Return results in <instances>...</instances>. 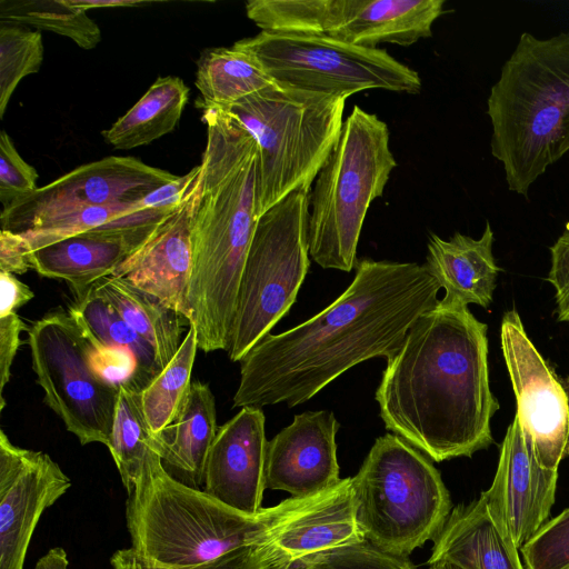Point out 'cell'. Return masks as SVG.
Here are the masks:
<instances>
[{
  "instance_id": "26",
  "label": "cell",
  "mask_w": 569,
  "mask_h": 569,
  "mask_svg": "<svg viewBox=\"0 0 569 569\" xmlns=\"http://www.w3.org/2000/svg\"><path fill=\"white\" fill-rule=\"evenodd\" d=\"M188 99L189 88L182 79L159 77L102 136L119 150L149 144L177 127Z\"/></svg>"
},
{
  "instance_id": "4",
  "label": "cell",
  "mask_w": 569,
  "mask_h": 569,
  "mask_svg": "<svg viewBox=\"0 0 569 569\" xmlns=\"http://www.w3.org/2000/svg\"><path fill=\"white\" fill-rule=\"evenodd\" d=\"M341 481L322 493L291 497L246 513L172 478L152 448L127 491L126 525L131 548L154 567L186 569L208 563L276 539L332 498Z\"/></svg>"
},
{
  "instance_id": "17",
  "label": "cell",
  "mask_w": 569,
  "mask_h": 569,
  "mask_svg": "<svg viewBox=\"0 0 569 569\" xmlns=\"http://www.w3.org/2000/svg\"><path fill=\"white\" fill-rule=\"evenodd\" d=\"M201 191V173L182 203L164 218L150 237L112 276L127 280L189 323L188 289L193 267V221Z\"/></svg>"
},
{
  "instance_id": "39",
  "label": "cell",
  "mask_w": 569,
  "mask_h": 569,
  "mask_svg": "<svg viewBox=\"0 0 569 569\" xmlns=\"http://www.w3.org/2000/svg\"><path fill=\"white\" fill-rule=\"evenodd\" d=\"M550 253L551 267L548 281L556 290L558 320L569 322V223L550 247Z\"/></svg>"
},
{
  "instance_id": "16",
  "label": "cell",
  "mask_w": 569,
  "mask_h": 569,
  "mask_svg": "<svg viewBox=\"0 0 569 569\" xmlns=\"http://www.w3.org/2000/svg\"><path fill=\"white\" fill-rule=\"evenodd\" d=\"M557 480L558 469L538 462L515 415L501 445L493 481L480 496L518 549L548 521Z\"/></svg>"
},
{
  "instance_id": "5",
  "label": "cell",
  "mask_w": 569,
  "mask_h": 569,
  "mask_svg": "<svg viewBox=\"0 0 569 569\" xmlns=\"http://www.w3.org/2000/svg\"><path fill=\"white\" fill-rule=\"evenodd\" d=\"M491 153L508 189L530 187L569 151V32H522L487 99Z\"/></svg>"
},
{
  "instance_id": "34",
  "label": "cell",
  "mask_w": 569,
  "mask_h": 569,
  "mask_svg": "<svg viewBox=\"0 0 569 569\" xmlns=\"http://www.w3.org/2000/svg\"><path fill=\"white\" fill-rule=\"evenodd\" d=\"M292 565L295 569H417L408 557L385 551L367 540L315 552Z\"/></svg>"
},
{
  "instance_id": "9",
  "label": "cell",
  "mask_w": 569,
  "mask_h": 569,
  "mask_svg": "<svg viewBox=\"0 0 569 569\" xmlns=\"http://www.w3.org/2000/svg\"><path fill=\"white\" fill-rule=\"evenodd\" d=\"M310 188L259 219L244 262L228 357L239 361L289 312L309 270Z\"/></svg>"
},
{
  "instance_id": "10",
  "label": "cell",
  "mask_w": 569,
  "mask_h": 569,
  "mask_svg": "<svg viewBox=\"0 0 569 569\" xmlns=\"http://www.w3.org/2000/svg\"><path fill=\"white\" fill-rule=\"evenodd\" d=\"M233 47L251 53L283 87L346 98L371 89L416 94L422 88L419 74L385 49L326 34L260 31Z\"/></svg>"
},
{
  "instance_id": "11",
  "label": "cell",
  "mask_w": 569,
  "mask_h": 569,
  "mask_svg": "<svg viewBox=\"0 0 569 569\" xmlns=\"http://www.w3.org/2000/svg\"><path fill=\"white\" fill-rule=\"evenodd\" d=\"M27 342L44 403L82 446L99 442L108 448L119 387L93 371L91 343L69 312H52L36 321Z\"/></svg>"
},
{
  "instance_id": "19",
  "label": "cell",
  "mask_w": 569,
  "mask_h": 569,
  "mask_svg": "<svg viewBox=\"0 0 569 569\" xmlns=\"http://www.w3.org/2000/svg\"><path fill=\"white\" fill-rule=\"evenodd\" d=\"M264 421L262 408H241L218 427L206 461L203 490L246 513L262 508L268 443Z\"/></svg>"
},
{
  "instance_id": "31",
  "label": "cell",
  "mask_w": 569,
  "mask_h": 569,
  "mask_svg": "<svg viewBox=\"0 0 569 569\" xmlns=\"http://www.w3.org/2000/svg\"><path fill=\"white\" fill-rule=\"evenodd\" d=\"M0 20L52 31L86 50L96 48L101 41L98 24L87 11L72 6L69 0H1Z\"/></svg>"
},
{
  "instance_id": "25",
  "label": "cell",
  "mask_w": 569,
  "mask_h": 569,
  "mask_svg": "<svg viewBox=\"0 0 569 569\" xmlns=\"http://www.w3.org/2000/svg\"><path fill=\"white\" fill-rule=\"evenodd\" d=\"M93 289L154 349L162 370L182 342L187 320L154 296L116 276L99 280Z\"/></svg>"
},
{
  "instance_id": "40",
  "label": "cell",
  "mask_w": 569,
  "mask_h": 569,
  "mask_svg": "<svg viewBox=\"0 0 569 569\" xmlns=\"http://www.w3.org/2000/svg\"><path fill=\"white\" fill-rule=\"evenodd\" d=\"M29 328L17 311L0 313V411L6 406L3 390L10 380L11 366L20 345V333Z\"/></svg>"
},
{
  "instance_id": "30",
  "label": "cell",
  "mask_w": 569,
  "mask_h": 569,
  "mask_svg": "<svg viewBox=\"0 0 569 569\" xmlns=\"http://www.w3.org/2000/svg\"><path fill=\"white\" fill-rule=\"evenodd\" d=\"M198 349L196 330L189 326L170 362L141 390V407L152 431L158 435L178 416L191 386V372Z\"/></svg>"
},
{
  "instance_id": "43",
  "label": "cell",
  "mask_w": 569,
  "mask_h": 569,
  "mask_svg": "<svg viewBox=\"0 0 569 569\" xmlns=\"http://www.w3.org/2000/svg\"><path fill=\"white\" fill-rule=\"evenodd\" d=\"M68 567L66 550L62 547H53L39 558L33 569H68Z\"/></svg>"
},
{
  "instance_id": "22",
  "label": "cell",
  "mask_w": 569,
  "mask_h": 569,
  "mask_svg": "<svg viewBox=\"0 0 569 569\" xmlns=\"http://www.w3.org/2000/svg\"><path fill=\"white\" fill-rule=\"evenodd\" d=\"M493 240L489 221L479 239L460 232L448 240L435 233L429 236L426 266L445 289L441 301L483 308L491 303L499 273L492 253Z\"/></svg>"
},
{
  "instance_id": "3",
  "label": "cell",
  "mask_w": 569,
  "mask_h": 569,
  "mask_svg": "<svg viewBox=\"0 0 569 569\" xmlns=\"http://www.w3.org/2000/svg\"><path fill=\"white\" fill-rule=\"evenodd\" d=\"M207 144L193 221L189 326L204 352L228 350L247 254L258 223V147L227 111L202 108Z\"/></svg>"
},
{
  "instance_id": "15",
  "label": "cell",
  "mask_w": 569,
  "mask_h": 569,
  "mask_svg": "<svg viewBox=\"0 0 569 569\" xmlns=\"http://www.w3.org/2000/svg\"><path fill=\"white\" fill-rule=\"evenodd\" d=\"M168 216L162 210L134 212L33 250L29 260L40 276L66 281L78 299L112 276Z\"/></svg>"
},
{
  "instance_id": "13",
  "label": "cell",
  "mask_w": 569,
  "mask_h": 569,
  "mask_svg": "<svg viewBox=\"0 0 569 569\" xmlns=\"http://www.w3.org/2000/svg\"><path fill=\"white\" fill-rule=\"evenodd\" d=\"M500 338L523 435L538 462L558 469L569 456V379H558L516 310L505 313Z\"/></svg>"
},
{
  "instance_id": "12",
  "label": "cell",
  "mask_w": 569,
  "mask_h": 569,
  "mask_svg": "<svg viewBox=\"0 0 569 569\" xmlns=\"http://www.w3.org/2000/svg\"><path fill=\"white\" fill-rule=\"evenodd\" d=\"M177 177L133 157H107L82 164L2 208L1 229L22 233L80 209L138 201Z\"/></svg>"
},
{
  "instance_id": "14",
  "label": "cell",
  "mask_w": 569,
  "mask_h": 569,
  "mask_svg": "<svg viewBox=\"0 0 569 569\" xmlns=\"http://www.w3.org/2000/svg\"><path fill=\"white\" fill-rule=\"evenodd\" d=\"M71 485L48 453L18 447L0 430V569H24L42 513Z\"/></svg>"
},
{
  "instance_id": "1",
  "label": "cell",
  "mask_w": 569,
  "mask_h": 569,
  "mask_svg": "<svg viewBox=\"0 0 569 569\" xmlns=\"http://www.w3.org/2000/svg\"><path fill=\"white\" fill-rule=\"evenodd\" d=\"M440 286L426 264L357 260L347 289L310 319L267 335L240 360L232 408L301 405L356 365L390 360Z\"/></svg>"
},
{
  "instance_id": "33",
  "label": "cell",
  "mask_w": 569,
  "mask_h": 569,
  "mask_svg": "<svg viewBox=\"0 0 569 569\" xmlns=\"http://www.w3.org/2000/svg\"><path fill=\"white\" fill-rule=\"evenodd\" d=\"M138 201L80 209L50 219L20 234L26 240L31 252L64 238L106 226L114 220L139 212L141 210Z\"/></svg>"
},
{
  "instance_id": "23",
  "label": "cell",
  "mask_w": 569,
  "mask_h": 569,
  "mask_svg": "<svg viewBox=\"0 0 569 569\" xmlns=\"http://www.w3.org/2000/svg\"><path fill=\"white\" fill-rule=\"evenodd\" d=\"M218 430L214 396L208 383L194 381L174 421L154 435V448L176 480L203 489L204 468Z\"/></svg>"
},
{
  "instance_id": "46",
  "label": "cell",
  "mask_w": 569,
  "mask_h": 569,
  "mask_svg": "<svg viewBox=\"0 0 569 569\" xmlns=\"http://www.w3.org/2000/svg\"><path fill=\"white\" fill-rule=\"evenodd\" d=\"M271 569H295L292 562H281L273 565Z\"/></svg>"
},
{
  "instance_id": "35",
  "label": "cell",
  "mask_w": 569,
  "mask_h": 569,
  "mask_svg": "<svg viewBox=\"0 0 569 569\" xmlns=\"http://www.w3.org/2000/svg\"><path fill=\"white\" fill-rule=\"evenodd\" d=\"M273 540L238 549L214 561L186 569H271L280 562ZM110 565L112 569H169L150 565L131 547L114 551Z\"/></svg>"
},
{
  "instance_id": "8",
  "label": "cell",
  "mask_w": 569,
  "mask_h": 569,
  "mask_svg": "<svg viewBox=\"0 0 569 569\" xmlns=\"http://www.w3.org/2000/svg\"><path fill=\"white\" fill-rule=\"evenodd\" d=\"M351 492L365 539L403 557L433 540L452 510L438 469L395 433L376 439L351 477Z\"/></svg>"
},
{
  "instance_id": "45",
  "label": "cell",
  "mask_w": 569,
  "mask_h": 569,
  "mask_svg": "<svg viewBox=\"0 0 569 569\" xmlns=\"http://www.w3.org/2000/svg\"><path fill=\"white\" fill-rule=\"evenodd\" d=\"M429 569H462L453 563L450 562H436L432 565H429Z\"/></svg>"
},
{
  "instance_id": "44",
  "label": "cell",
  "mask_w": 569,
  "mask_h": 569,
  "mask_svg": "<svg viewBox=\"0 0 569 569\" xmlns=\"http://www.w3.org/2000/svg\"><path fill=\"white\" fill-rule=\"evenodd\" d=\"M70 3L84 11L89 9L113 8V7H137L144 4V1L130 0H69Z\"/></svg>"
},
{
  "instance_id": "42",
  "label": "cell",
  "mask_w": 569,
  "mask_h": 569,
  "mask_svg": "<svg viewBox=\"0 0 569 569\" xmlns=\"http://www.w3.org/2000/svg\"><path fill=\"white\" fill-rule=\"evenodd\" d=\"M34 298L32 290L14 274L0 271V313L17 311Z\"/></svg>"
},
{
  "instance_id": "20",
  "label": "cell",
  "mask_w": 569,
  "mask_h": 569,
  "mask_svg": "<svg viewBox=\"0 0 569 569\" xmlns=\"http://www.w3.org/2000/svg\"><path fill=\"white\" fill-rule=\"evenodd\" d=\"M443 6L445 0H325L320 33L367 48L409 47L432 36Z\"/></svg>"
},
{
  "instance_id": "27",
  "label": "cell",
  "mask_w": 569,
  "mask_h": 569,
  "mask_svg": "<svg viewBox=\"0 0 569 569\" xmlns=\"http://www.w3.org/2000/svg\"><path fill=\"white\" fill-rule=\"evenodd\" d=\"M274 83L251 53L233 46L208 49L197 63L194 84L201 108L226 109Z\"/></svg>"
},
{
  "instance_id": "7",
  "label": "cell",
  "mask_w": 569,
  "mask_h": 569,
  "mask_svg": "<svg viewBox=\"0 0 569 569\" xmlns=\"http://www.w3.org/2000/svg\"><path fill=\"white\" fill-rule=\"evenodd\" d=\"M396 167L387 123L355 106L310 192L309 252L320 267L345 272L356 267L367 211Z\"/></svg>"
},
{
  "instance_id": "18",
  "label": "cell",
  "mask_w": 569,
  "mask_h": 569,
  "mask_svg": "<svg viewBox=\"0 0 569 569\" xmlns=\"http://www.w3.org/2000/svg\"><path fill=\"white\" fill-rule=\"evenodd\" d=\"M339 427L329 410L296 415L267 443L266 489L307 498L337 486L341 481L336 443Z\"/></svg>"
},
{
  "instance_id": "28",
  "label": "cell",
  "mask_w": 569,
  "mask_h": 569,
  "mask_svg": "<svg viewBox=\"0 0 569 569\" xmlns=\"http://www.w3.org/2000/svg\"><path fill=\"white\" fill-rule=\"evenodd\" d=\"M69 315L91 346L121 347L130 350L148 386L161 368L154 349L121 317L116 308L98 296L92 288L74 299Z\"/></svg>"
},
{
  "instance_id": "21",
  "label": "cell",
  "mask_w": 569,
  "mask_h": 569,
  "mask_svg": "<svg viewBox=\"0 0 569 569\" xmlns=\"http://www.w3.org/2000/svg\"><path fill=\"white\" fill-rule=\"evenodd\" d=\"M428 565L450 562L462 569H525L512 538L480 496L455 507L433 539Z\"/></svg>"
},
{
  "instance_id": "2",
  "label": "cell",
  "mask_w": 569,
  "mask_h": 569,
  "mask_svg": "<svg viewBox=\"0 0 569 569\" xmlns=\"http://www.w3.org/2000/svg\"><path fill=\"white\" fill-rule=\"evenodd\" d=\"M488 327L441 300L420 315L376 390L386 429L441 462L492 443L499 402L490 389Z\"/></svg>"
},
{
  "instance_id": "24",
  "label": "cell",
  "mask_w": 569,
  "mask_h": 569,
  "mask_svg": "<svg viewBox=\"0 0 569 569\" xmlns=\"http://www.w3.org/2000/svg\"><path fill=\"white\" fill-rule=\"evenodd\" d=\"M366 540L356 521L351 477L343 478L336 495L298 519L273 540L280 562ZM277 565V563H276Z\"/></svg>"
},
{
  "instance_id": "38",
  "label": "cell",
  "mask_w": 569,
  "mask_h": 569,
  "mask_svg": "<svg viewBox=\"0 0 569 569\" xmlns=\"http://www.w3.org/2000/svg\"><path fill=\"white\" fill-rule=\"evenodd\" d=\"M89 361L93 371L112 386L131 385L140 391L147 387L134 355L126 348L91 346Z\"/></svg>"
},
{
  "instance_id": "6",
  "label": "cell",
  "mask_w": 569,
  "mask_h": 569,
  "mask_svg": "<svg viewBox=\"0 0 569 569\" xmlns=\"http://www.w3.org/2000/svg\"><path fill=\"white\" fill-rule=\"evenodd\" d=\"M347 99L274 83L222 109L257 143L259 218L291 192L311 189L340 137Z\"/></svg>"
},
{
  "instance_id": "29",
  "label": "cell",
  "mask_w": 569,
  "mask_h": 569,
  "mask_svg": "<svg viewBox=\"0 0 569 569\" xmlns=\"http://www.w3.org/2000/svg\"><path fill=\"white\" fill-rule=\"evenodd\" d=\"M140 392L131 385L119 386L108 446L127 491L134 483L147 453L154 448V433L142 411Z\"/></svg>"
},
{
  "instance_id": "36",
  "label": "cell",
  "mask_w": 569,
  "mask_h": 569,
  "mask_svg": "<svg viewBox=\"0 0 569 569\" xmlns=\"http://www.w3.org/2000/svg\"><path fill=\"white\" fill-rule=\"evenodd\" d=\"M520 551L525 569H569V508L545 522Z\"/></svg>"
},
{
  "instance_id": "37",
  "label": "cell",
  "mask_w": 569,
  "mask_h": 569,
  "mask_svg": "<svg viewBox=\"0 0 569 569\" xmlns=\"http://www.w3.org/2000/svg\"><path fill=\"white\" fill-rule=\"evenodd\" d=\"M37 170L17 151L10 136L0 133V201L2 208L16 199L34 191L38 180Z\"/></svg>"
},
{
  "instance_id": "32",
  "label": "cell",
  "mask_w": 569,
  "mask_h": 569,
  "mask_svg": "<svg viewBox=\"0 0 569 569\" xmlns=\"http://www.w3.org/2000/svg\"><path fill=\"white\" fill-rule=\"evenodd\" d=\"M43 60L42 36L21 24L0 23V118L19 82L37 73Z\"/></svg>"
},
{
  "instance_id": "41",
  "label": "cell",
  "mask_w": 569,
  "mask_h": 569,
  "mask_svg": "<svg viewBox=\"0 0 569 569\" xmlns=\"http://www.w3.org/2000/svg\"><path fill=\"white\" fill-rule=\"evenodd\" d=\"M29 248L20 233L2 230L0 232V271L23 274L32 266Z\"/></svg>"
}]
</instances>
